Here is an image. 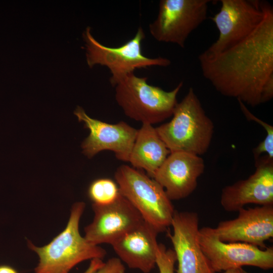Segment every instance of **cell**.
<instances>
[{
  "instance_id": "1",
  "label": "cell",
  "mask_w": 273,
  "mask_h": 273,
  "mask_svg": "<svg viewBox=\"0 0 273 273\" xmlns=\"http://www.w3.org/2000/svg\"><path fill=\"white\" fill-rule=\"evenodd\" d=\"M202 74L221 95L252 107L273 97V8L247 37L209 58L198 56Z\"/></svg>"
},
{
  "instance_id": "2",
  "label": "cell",
  "mask_w": 273,
  "mask_h": 273,
  "mask_svg": "<svg viewBox=\"0 0 273 273\" xmlns=\"http://www.w3.org/2000/svg\"><path fill=\"white\" fill-rule=\"evenodd\" d=\"M172 116L170 121L156 128L170 153L198 156L205 153L212 140L214 124L192 87L177 103Z\"/></svg>"
},
{
  "instance_id": "3",
  "label": "cell",
  "mask_w": 273,
  "mask_h": 273,
  "mask_svg": "<svg viewBox=\"0 0 273 273\" xmlns=\"http://www.w3.org/2000/svg\"><path fill=\"white\" fill-rule=\"evenodd\" d=\"M85 206L83 202L72 205L66 228L47 245L39 247L28 241V247L39 257L34 273H69L82 261L102 259L106 256L104 249L90 243L79 233V221Z\"/></svg>"
},
{
  "instance_id": "4",
  "label": "cell",
  "mask_w": 273,
  "mask_h": 273,
  "mask_svg": "<svg viewBox=\"0 0 273 273\" xmlns=\"http://www.w3.org/2000/svg\"><path fill=\"white\" fill-rule=\"evenodd\" d=\"M147 81V77L136 76L134 72L127 74L114 86L115 98L126 116L152 125L172 115L183 82L167 92Z\"/></svg>"
},
{
  "instance_id": "5",
  "label": "cell",
  "mask_w": 273,
  "mask_h": 273,
  "mask_svg": "<svg viewBox=\"0 0 273 273\" xmlns=\"http://www.w3.org/2000/svg\"><path fill=\"white\" fill-rule=\"evenodd\" d=\"M114 177L120 193L145 221L159 233L171 226L175 210L163 188L154 178L144 171L126 165L117 168Z\"/></svg>"
},
{
  "instance_id": "6",
  "label": "cell",
  "mask_w": 273,
  "mask_h": 273,
  "mask_svg": "<svg viewBox=\"0 0 273 273\" xmlns=\"http://www.w3.org/2000/svg\"><path fill=\"white\" fill-rule=\"evenodd\" d=\"M82 36L85 42L87 65L90 68L97 64L107 67L111 74L109 80L113 87L136 69L153 66L167 67L171 64L166 58H151L143 54L142 43L145 34L142 27L132 38L117 47H107L98 42L91 34L90 27L86 28Z\"/></svg>"
},
{
  "instance_id": "7",
  "label": "cell",
  "mask_w": 273,
  "mask_h": 273,
  "mask_svg": "<svg viewBox=\"0 0 273 273\" xmlns=\"http://www.w3.org/2000/svg\"><path fill=\"white\" fill-rule=\"evenodd\" d=\"M219 11L211 19L219 32L217 40L199 56L220 53L249 35L264 18L271 4L263 0H221Z\"/></svg>"
},
{
  "instance_id": "8",
  "label": "cell",
  "mask_w": 273,
  "mask_h": 273,
  "mask_svg": "<svg viewBox=\"0 0 273 273\" xmlns=\"http://www.w3.org/2000/svg\"><path fill=\"white\" fill-rule=\"evenodd\" d=\"M210 0H161L156 19L149 25L160 42L184 48L190 34L206 19Z\"/></svg>"
},
{
  "instance_id": "9",
  "label": "cell",
  "mask_w": 273,
  "mask_h": 273,
  "mask_svg": "<svg viewBox=\"0 0 273 273\" xmlns=\"http://www.w3.org/2000/svg\"><path fill=\"white\" fill-rule=\"evenodd\" d=\"M199 240L201 248L216 272L252 266L263 269L273 267V247L261 249L242 242L221 241L213 228L199 229Z\"/></svg>"
},
{
  "instance_id": "10",
  "label": "cell",
  "mask_w": 273,
  "mask_h": 273,
  "mask_svg": "<svg viewBox=\"0 0 273 273\" xmlns=\"http://www.w3.org/2000/svg\"><path fill=\"white\" fill-rule=\"evenodd\" d=\"M74 113L90 131L81 146L85 156L91 158L102 151L109 150L117 159L128 162L138 129L122 121L110 124L92 118L80 106Z\"/></svg>"
},
{
  "instance_id": "11",
  "label": "cell",
  "mask_w": 273,
  "mask_h": 273,
  "mask_svg": "<svg viewBox=\"0 0 273 273\" xmlns=\"http://www.w3.org/2000/svg\"><path fill=\"white\" fill-rule=\"evenodd\" d=\"M199 224L196 212L175 210L171 224L172 233L167 235L176 255V273H217L200 246Z\"/></svg>"
},
{
  "instance_id": "12",
  "label": "cell",
  "mask_w": 273,
  "mask_h": 273,
  "mask_svg": "<svg viewBox=\"0 0 273 273\" xmlns=\"http://www.w3.org/2000/svg\"><path fill=\"white\" fill-rule=\"evenodd\" d=\"M93 221L84 228V238L90 243L111 244L117 239L142 222L140 213L120 193L113 202L92 204Z\"/></svg>"
},
{
  "instance_id": "13",
  "label": "cell",
  "mask_w": 273,
  "mask_h": 273,
  "mask_svg": "<svg viewBox=\"0 0 273 273\" xmlns=\"http://www.w3.org/2000/svg\"><path fill=\"white\" fill-rule=\"evenodd\" d=\"M256 169L247 178L222 189L220 204L228 212L238 211L249 204L273 205V159L261 157Z\"/></svg>"
},
{
  "instance_id": "14",
  "label": "cell",
  "mask_w": 273,
  "mask_h": 273,
  "mask_svg": "<svg viewBox=\"0 0 273 273\" xmlns=\"http://www.w3.org/2000/svg\"><path fill=\"white\" fill-rule=\"evenodd\" d=\"M238 216L220 221L213 230L222 242H242L265 249L273 237V205L240 209Z\"/></svg>"
},
{
  "instance_id": "15",
  "label": "cell",
  "mask_w": 273,
  "mask_h": 273,
  "mask_svg": "<svg viewBox=\"0 0 273 273\" xmlns=\"http://www.w3.org/2000/svg\"><path fill=\"white\" fill-rule=\"evenodd\" d=\"M205 168L202 158L185 152L170 153L153 178L171 200L184 199L196 189Z\"/></svg>"
},
{
  "instance_id": "16",
  "label": "cell",
  "mask_w": 273,
  "mask_h": 273,
  "mask_svg": "<svg viewBox=\"0 0 273 273\" xmlns=\"http://www.w3.org/2000/svg\"><path fill=\"white\" fill-rule=\"evenodd\" d=\"M159 233L144 220L111 245L118 258L129 268L149 273L156 266Z\"/></svg>"
},
{
  "instance_id": "17",
  "label": "cell",
  "mask_w": 273,
  "mask_h": 273,
  "mask_svg": "<svg viewBox=\"0 0 273 273\" xmlns=\"http://www.w3.org/2000/svg\"><path fill=\"white\" fill-rule=\"evenodd\" d=\"M170 152L152 125L143 123L138 129L128 162L132 167L145 170L151 178Z\"/></svg>"
},
{
  "instance_id": "18",
  "label": "cell",
  "mask_w": 273,
  "mask_h": 273,
  "mask_svg": "<svg viewBox=\"0 0 273 273\" xmlns=\"http://www.w3.org/2000/svg\"><path fill=\"white\" fill-rule=\"evenodd\" d=\"M87 193L93 204L106 205L115 201L120 192L116 181L108 178H100L91 183Z\"/></svg>"
},
{
  "instance_id": "19",
  "label": "cell",
  "mask_w": 273,
  "mask_h": 273,
  "mask_svg": "<svg viewBox=\"0 0 273 273\" xmlns=\"http://www.w3.org/2000/svg\"><path fill=\"white\" fill-rule=\"evenodd\" d=\"M176 262V255L171 249H167L162 244H159L156 259V265L159 273H175L174 265Z\"/></svg>"
},
{
  "instance_id": "20",
  "label": "cell",
  "mask_w": 273,
  "mask_h": 273,
  "mask_svg": "<svg viewBox=\"0 0 273 273\" xmlns=\"http://www.w3.org/2000/svg\"><path fill=\"white\" fill-rule=\"evenodd\" d=\"M125 267L118 257L109 259L96 273H125Z\"/></svg>"
},
{
  "instance_id": "21",
  "label": "cell",
  "mask_w": 273,
  "mask_h": 273,
  "mask_svg": "<svg viewBox=\"0 0 273 273\" xmlns=\"http://www.w3.org/2000/svg\"><path fill=\"white\" fill-rule=\"evenodd\" d=\"M104 263L102 259H93L90 260V262L88 268L83 273H96L103 265Z\"/></svg>"
},
{
  "instance_id": "22",
  "label": "cell",
  "mask_w": 273,
  "mask_h": 273,
  "mask_svg": "<svg viewBox=\"0 0 273 273\" xmlns=\"http://www.w3.org/2000/svg\"><path fill=\"white\" fill-rule=\"evenodd\" d=\"M0 273H19L13 267L8 265H0Z\"/></svg>"
},
{
  "instance_id": "23",
  "label": "cell",
  "mask_w": 273,
  "mask_h": 273,
  "mask_svg": "<svg viewBox=\"0 0 273 273\" xmlns=\"http://www.w3.org/2000/svg\"><path fill=\"white\" fill-rule=\"evenodd\" d=\"M240 268L229 269L224 271L223 273H241Z\"/></svg>"
},
{
  "instance_id": "24",
  "label": "cell",
  "mask_w": 273,
  "mask_h": 273,
  "mask_svg": "<svg viewBox=\"0 0 273 273\" xmlns=\"http://www.w3.org/2000/svg\"><path fill=\"white\" fill-rule=\"evenodd\" d=\"M240 272L241 273H250L245 270L242 267L240 268Z\"/></svg>"
}]
</instances>
